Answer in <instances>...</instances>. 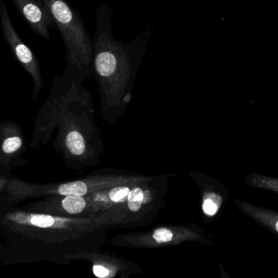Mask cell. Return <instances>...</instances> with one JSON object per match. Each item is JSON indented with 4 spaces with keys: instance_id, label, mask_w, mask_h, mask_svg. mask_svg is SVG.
<instances>
[{
    "instance_id": "6da1fadb",
    "label": "cell",
    "mask_w": 278,
    "mask_h": 278,
    "mask_svg": "<svg viewBox=\"0 0 278 278\" xmlns=\"http://www.w3.org/2000/svg\"><path fill=\"white\" fill-rule=\"evenodd\" d=\"M83 83L66 70L55 77L36 117L30 144L32 149H40L56 129L53 147L65 166L75 172L95 166L104 151L101 129L94 119L92 96Z\"/></svg>"
},
{
    "instance_id": "7a4b0ae2",
    "label": "cell",
    "mask_w": 278,
    "mask_h": 278,
    "mask_svg": "<svg viewBox=\"0 0 278 278\" xmlns=\"http://www.w3.org/2000/svg\"><path fill=\"white\" fill-rule=\"evenodd\" d=\"M112 15L107 2L98 6L92 41L93 76L99 89V112L111 126L131 103L138 71L154 33V27L147 25L130 43L116 40L112 33Z\"/></svg>"
},
{
    "instance_id": "3957f363",
    "label": "cell",
    "mask_w": 278,
    "mask_h": 278,
    "mask_svg": "<svg viewBox=\"0 0 278 278\" xmlns=\"http://www.w3.org/2000/svg\"><path fill=\"white\" fill-rule=\"evenodd\" d=\"M150 175L115 168H106L83 178L53 183H34L13 176L9 182L10 198L14 204L29 199L50 196H87L97 191L129 182H140Z\"/></svg>"
},
{
    "instance_id": "277c9868",
    "label": "cell",
    "mask_w": 278,
    "mask_h": 278,
    "mask_svg": "<svg viewBox=\"0 0 278 278\" xmlns=\"http://www.w3.org/2000/svg\"><path fill=\"white\" fill-rule=\"evenodd\" d=\"M61 34L66 71L86 81L93 77V42L78 11L67 0H42Z\"/></svg>"
},
{
    "instance_id": "5b68a950",
    "label": "cell",
    "mask_w": 278,
    "mask_h": 278,
    "mask_svg": "<svg viewBox=\"0 0 278 278\" xmlns=\"http://www.w3.org/2000/svg\"><path fill=\"white\" fill-rule=\"evenodd\" d=\"M173 173L150 176L134 185L127 197L113 208L94 217L98 224H127L154 217L164 206L169 179Z\"/></svg>"
},
{
    "instance_id": "8992f818",
    "label": "cell",
    "mask_w": 278,
    "mask_h": 278,
    "mask_svg": "<svg viewBox=\"0 0 278 278\" xmlns=\"http://www.w3.org/2000/svg\"><path fill=\"white\" fill-rule=\"evenodd\" d=\"M0 25L3 38L8 44L11 52L24 70L29 73L33 81L32 97L33 100L35 101L44 88L39 61L33 54V50L23 42L14 29L4 0H0Z\"/></svg>"
},
{
    "instance_id": "52a82bcc",
    "label": "cell",
    "mask_w": 278,
    "mask_h": 278,
    "mask_svg": "<svg viewBox=\"0 0 278 278\" xmlns=\"http://www.w3.org/2000/svg\"><path fill=\"white\" fill-rule=\"evenodd\" d=\"M28 144L20 125L14 121H0V165L12 169L26 164Z\"/></svg>"
},
{
    "instance_id": "ba28073f",
    "label": "cell",
    "mask_w": 278,
    "mask_h": 278,
    "mask_svg": "<svg viewBox=\"0 0 278 278\" xmlns=\"http://www.w3.org/2000/svg\"><path fill=\"white\" fill-rule=\"evenodd\" d=\"M18 13L31 29L46 41L50 40L49 29L55 26L50 11L42 0H12Z\"/></svg>"
},
{
    "instance_id": "9c48e42d",
    "label": "cell",
    "mask_w": 278,
    "mask_h": 278,
    "mask_svg": "<svg viewBox=\"0 0 278 278\" xmlns=\"http://www.w3.org/2000/svg\"><path fill=\"white\" fill-rule=\"evenodd\" d=\"M189 175L200 189L202 200V212L206 217H213L219 211L222 202L221 195L211 189L208 178L201 172H189Z\"/></svg>"
},
{
    "instance_id": "30bf717a",
    "label": "cell",
    "mask_w": 278,
    "mask_h": 278,
    "mask_svg": "<svg viewBox=\"0 0 278 278\" xmlns=\"http://www.w3.org/2000/svg\"><path fill=\"white\" fill-rule=\"evenodd\" d=\"M11 169H0V209H8L12 208L14 204L11 201L9 194V182L13 177Z\"/></svg>"
},
{
    "instance_id": "8fae6325",
    "label": "cell",
    "mask_w": 278,
    "mask_h": 278,
    "mask_svg": "<svg viewBox=\"0 0 278 278\" xmlns=\"http://www.w3.org/2000/svg\"><path fill=\"white\" fill-rule=\"evenodd\" d=\"M174 237V232L171 229L160 227L154 230L152 239L158 243H166L171 242Z\"/></svg>"
},
{
    "instance_id": "7c38bea8",
    "label": "cell",
    "mask_w": 278,
    "mask_h": 278,
    "mask_svg": "<svg viewBox=\"0 0 278 278\" xmlns=\"http://www.w3.org/2000/svg\"><path fill=\"white\" fill-rule=\"evenodd\" d=\"M93 273L99 278H105L109 275V270L103 267L102 265H94L93 267Z\"/></svg>"
},
{
    "instance_id": "4fadbf2b",
    "label": "cell",
    "mask_w": 278,
    "mask_h": 278,
    "mask_svg": "<svg viewBox=\"0 0 278 278\" xmlns=\"http://www.w3.org/2000/svg\"><path fill=\"white\" fill-rule=\"evenodd\" d=\"M274 230H275L277 233H278V220L274 223Z\"/></svg>"
},
{
    "instance_id": "5bb4252c",
    "label": "cell",
    "mask_w": 278,
    "mask_h": 278,
    "mask_svg": "<svg viewBox=\"0 0 278 278\" xmlns=\"http://www.w3.org/2000/svg\"><path fill=\"white\" fill-rule=\"evenodd\" d=\"M7 167H3V166H1V165H0V169H7ZM7 169H10V168H7Z\"/></svg>"
}]
</instances>
